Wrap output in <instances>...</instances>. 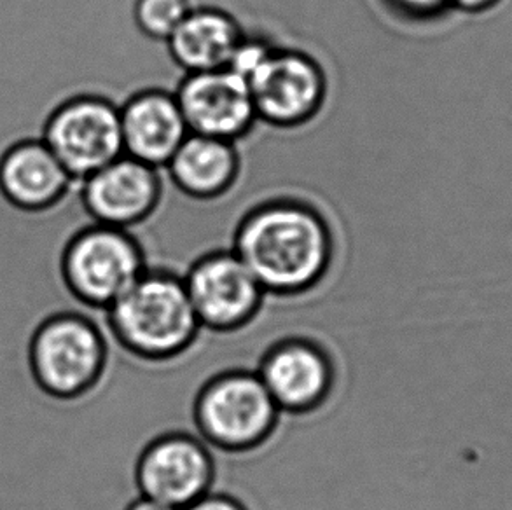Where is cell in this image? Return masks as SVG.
<instances>
[{
    "label": "cell",
    "instance_id": "obj_1",
    "mask_svg": "<svg viewBox=\"0 0 512 510\" xmlns=\"http://www.w3.org/2000/svg\"><path fill=\"white\" fill-rule=\"evenodd\" d=\"M238 257L266 296H305L326 280L334 233L326 215L298 198H273L250 208L233 236Z\"/></svg>",
    "mask_w": 512,
    "mask_h": 510
},
{
    "label": "cell",
    "instance_id": "obj_2",
    "mask_svg": "<svg viewBox=\"0 0 512 510\" xmlns=\"http://www.w3.org/2000/svg\"><path fill=\"white\" fill-rule=\"evenodd\" d=\"M105 317L114 341L135 359L146 362L179 359L203 331L184 278L165 268H147L105 310Z\"/></svg>",
    "mask_w": 512,
    "mask_h": 510
},
{
    "label": "cell",
    "instance_id": "obj_3",
    "mask_svg": "<svg viewBox=\"0 0 512 510\" xmlns=\"http://www.w3.org/2000/svg\"><path fill=\"white\" fill-rule=\"evenodd\" d=\"M35 386L51 399L72 402L97 388L109 364L100 325L77 311H58L35 327L27 350Z\"/></svg>",
    "mask_w": 512,
    "mask_h": 510
},
{
    "label": "cell",
    "instance_id": "obj_4",
    "mask_svg": "<svg viewBox=\"0 0 512 510\" xmlns=\"http://www.w3.org/2000/svg\"><path fill=\"white\" fill-rule=\"evenodd\" d=\"M198 437L222 453H249L270 441L282 413L256 371L229 369L205 381L194 397Z\"/></svg>",
    "mask_w": 512,
    "mask_h": 510
},
{
    "label": "cell",
    "instance_id": "obj_5",
    "mask_svg": "<svg viewBox=\"0 0 512 510\" xmlns=\"http://www.w3.org/2000/svg\"><path fill=\"white\" fill-rule=\"evenodd\" d=\"M149 268L146 252L128 229L91 222L63 245L60 276L77 303L105 311Z\"/></svg>",
    "mask_w": 512,
    "mask_h": 510
},
{
    "label": "cell",
    "instance_id": "obj_6",
    "mask_svg": "<svg viewBox=\"0 0 512 510\" xmlns=\"http://www.w3.org/2000/svg\"><path fill=\"white\" fill-rule=\"evenodd\" d=\"M257 121L278 130L312 123L326 105L329 79L315 56L273 44L245 76Z\"/></svg>",
    "mask_w": 512,
    "mask_h": 510
},
{
    "label": "cell",
    "instance_id": "obj_7",
    "mask_svg": "<svg viewBox=\"0 0 512 510\" xmlns=\"http://www.w3.org/2000/svg\"><path fill=\"white\" fill-rule=\"evenodd\" d=\"M39 137L76 184L125 154L119 105L88 91L58 102L42 121Z\"/></svg>",
    "mask_w": 512,
    "mask_h": 510
},
{
    "label": "cell",
    "instance_id": "obj_8",
    "mask_svg": "<svg viewBox=\"0 0 512 510\" xmlns=\"http://www.w3.org/2000/svg\"><path fill=\"white\" fill-rule=\"evenodd\" d=\"M182 278L203 331H242L256 320L268 297L233 249L205 252Z\"/></svg>",
    "mask_w": 512,
    "mask_h": 510
},
{
    "label": "cell",
    "instance_id": "obj_9",
    "mask_svg": "<svg viewBox=\"0 0 512 510\" xmlns=\"http://www.w3.org/2000/svg\"><path fill=\"white\" fill-rule=\"evenodd\" d=\"M215 472L210 446L198 435L167 432L140 451L135 484L140 497L182 510L212 491Z\"/></svg>",
    "mask_w": 512,
    "mask_h": 510
},
{
    "label": "cell",
    "instance_id": "obj_10",
    "mask_svg": "<svg viewBox=\"0 0 512 510\" xmlns=\"http://www.w3.org/2000/svg\"><path fill=\"white\" fill-rule=\"evenodd\" d=\"M256 373L280 413L305 416L333 395L336 366L331 353L312 338L289 336L264 352Z\"/></svg>",
    "mask_w": 512,
    "mask_h": 510
},
{
    "label": "cell",
    "instance_id": "obj_11",
    "mask_svg": "<svg viewBox=\"0 0 512 510\" xmlns=\"http://www.w3.org/2000/svg\"><path fill=\"white\" fill-rule=\"evenodd\" d=\"M77 186L91 222L128 231L149 221L165 194L160 168L126 154L77 182Z\"/></svg>",
    "mask_w": 512,
    "mask_h": 510
},
{
    "label": "cell",
    "instance_id": "obj_12",
    "mask_svg": "<svg viewBox=\"0 0 512 510\" xmlns=\"http://www.w3.org/2000/svg\"><path fill=\"white\" fill-rule=\"evenodd\" d=\"M173 93L194 135L238 144L259 123L247 79L229 67L184 74Z\"/></svg>",
    "mask_w": 512,
    "mask_h": 510
},
{
    "label": "cell",
    "instance_id": "obj_13",
    "mask_svg": "<svg viewBox=\"0 0 512 510\" xmlns=\"http://www.w3.org/2000/svg\"><path fill=\"white\" fill-rule=\"evenodd\" d=\"M74 186L76 180L41 137L14 140L0 152V198L21 214H48Z\"/></svg>",
    "mask_w": 512,
    "mask_h": 510
},
{
    "label": "cell",
    "instance_id": "obj_14",
    "mask_svg": "<svg viewBox=\"0 0 512 510\" xmlns=\"http://www.w3.org/2000/svg\"><path fill=\"white\" fill-rule=\"evenodd\" d=\"M123 151L154 168H165L189 137L184 114L173 91L146 88L119 105Z\"/></svg>",
    "mask_w": 512,
    "mask_h": 510
},
{
    "label": "cell",
    "instance_id": "obj_15",
    "mask_svg": "<svg viewBox=\"0 0 512 510\" xmlns=\"http://www.w3.org/2000/svg\"><path fill=\"white\" fill-rule=\"evenodd\" d=\"M247 32L233 14L217 6H194L168 39V55L184 74L226 69Z\"/></svg>",
    "mask_w": 512,
    "mask_h": 510
},
{
    "label": "cell",
    "instance_id": "obj_16",
    "mask_svg": "<svg viewBox=\"0 0 512 510\" xmlns=\"http://www.w3.org/2000/svg\"><path fill=\"white\" fill-rule=\"evenodd\" d=\"M165 170L173 186L187 198L214 201L235 187L242 158L236 142L189 133Z\"/></svg>",
    "mask_w": 512,
    "mask_h": 510
},
{
    "label": "cell",
    "instance_id": "obj_17",
    "mask_svg": "<svg viewBox=\"0 0 512 510\" xmlns=\"http://www.w3.org/2000/svg\"><path fill=\"white\" fill-rule=\"evenodd\" d=\"M193 7L191 0H135L133 21L147 39L167 42Z\"/></svg>",
    "mask_w": 512,
    "mask_h": 510
},
{
    "label": "cell",
    "instance_id": "obj_18",
    "mask_svg": "<svg viewBox=\"0 0 512 510\" xmlns=\"http://www.w3.org/2000/svg\"><path fill=\"white\" fill-rule=\"evenodd\" d=\"M397 13L408 16L413 20L436 18L451 9V0H387Z\"/></svg>",
    "mask_w": 512,
    "mask_h": 510
},
{
    "label": "cell",
    "instance_id": "obj_19",
    "mask_svg": "<svg viewBox=\"0 0 512 510\" xmlns=\"http://www.w3.org/2000/svg\"><path fill=\"white\" fill-rule=\"evenodd\" d=\"M182 510H249L242 500L231 497L228 493H215L210 491L205 497L196 500L194 504L187 505Z\"/></svg>",
    "mask_w": 512,
    "mask_h": 510
},
{
    "label": "cell",
    "instance_id": "obj_20",
    "mask_svg": "<svg viewBox=\"0 0 512 510\" xmlns=\"http://www.w3.org/2000/svg\"><path fill=\"white\" fill-rule=\"evenodd\" d=\"M502 0H451V9H458L469 14L486 13L495 6H499Z\"/></svg>",
    "mask_w": 512,
    "mask_h": 510
},
{
    "label": "cell",
    "instance_id": "obj_21",
    "mask_svg": "<svg viewBox=\"0 0 512 510\" xmlns=\"http://www.w3.org/2000/svg\"><path fill=\"white\" fill-rule=\"evenodd\" d=\"M125 510H179L173 509L170 505L160 504L151 498L139 497L133 500L132 504H128Z\"/></svg>",
    "mask_w": 512,
    "mask_h": 510
}]
</instances>
